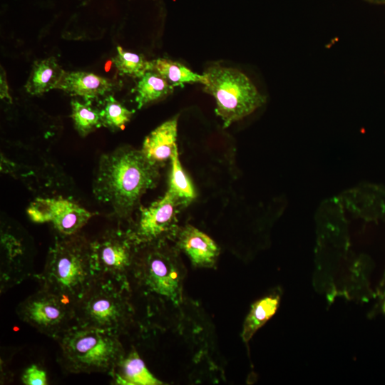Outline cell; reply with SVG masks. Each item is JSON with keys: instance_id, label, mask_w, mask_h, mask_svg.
<instances>
[{"instance_id": "cell-1", "label": "cell", "mask_w": 385, "mask_h": 385, "mask_svg": "<svg viewBox=\"0 0 385 385\" xmlns=\"http://www.w3.org/2000/svg\"><path fill=\"white\" fill-rule=\"evenodd\" d=\"M159 169L140 150L120 147L100 158L93 194L98 201L111 208L115 217L128 220L140 207L143 195L157 185Z\"/></svg>"}, {"instance_id": "cell-2", "label": "cell", "mask_w": 385, "mask_h": 385, "mask_svg": "<svg viewBox=\"0 0 385 385\" xmlns=\"http://www.w3.org/2000/svg\"><path fill=\"white\" fill-rule=\"evenodd\" d=\"M179 250L168 241L137 247L129 277L131 294L147 302L149 317L168 309H180L183 304L185 269Z\"/></svg>"}, {"instance_id": "cell-3", "label": "cell", "mask_w": 385, "mask_h": 385, "mask_svg": "<svg viewBox=\"0 0 385 385\" xmlns=\"http://www.w3.org/2000/svg\"><path fill=\"white\" fill-rule=\"evenodd\" d=\"M34 277L41 289L75 306L96 279L91 262L90 240L79 233L56 235L42 272Z\"/></svg>"}, {"instance_id": "cell-4", "label": "cell", "mask_w": 385, "mask_h": 385, "mask_svg": "<svg viewBox=\"0 0 385 385\" xmlns=\"http://www.w3.org/2000/svg\"><path fill=\"white\" fill-rule=\"evenodd\" d=\"M56 341L59 346V364L69 374H109L126 353L119 336L78 324Z\"/></svg>"}, {"instance_id": "cell-5", "label": "cell", "mask_w": 385, "mask_h": 385, "mask_svg": "<svg viewBox=\"0 0 385 385\" xmlns=\"http://www.w3.org/2000/svg\"><path fill=\"white\" fill-rule=\"evenodd\" d=\"M131 298L130 283L96 279L74 306L76 324L125 334L135 321Z\"/></svg>"}, {"instance_id": "cell-6", "label": "cell", "mask_w": 385, "mask_h": 385, "mask_svg": "<svg viewBox=\"0 0 385 385\" xmlns=\"http://www.w3.org/2000/svg\"><path fill=\"white\" fill-rule=\"evenodd\" d=\"M203 91L215 100V113L227 128L253 113L266 102L251 80L240 71L214 65L203 73Z\"/></svg>"}, {"instance_id": "cell-7", "label": "cell", "mask_w": 385, "mask_h": 385, "mask_svg": "<svg viewBox=\"0 0 385 385\" xmlns=\"http://www.w3.org/2000/svg\"><path fill=\"white\" fill-rule=\"evenodd\" d=\"M137 245L126 229L106 231L90 240V256L96 278L129 283Z\"/></svg>"}, {"instance_id": "cell-8", "label": "cell", "mask_w": 385, "mask_h": 385, "mask_svg": "<svg viewBox=\"0 0 385 385\" xmlns=\"http://www.w3.org/2000/svg\"><path fill=\"white\" fill-rule=\"evenodd\" d=\"M16 313L21 321L55 340L76 324L74 305L41 288L20 302Z\"/></svg>"}, {"instance_id": "cell-9", "label": "cell", "mask_w": 385, "mask_h": 385, "mask_svg": "<svg viewBox=\"0 0 385 385\" xmlns=\"http://www.w3.org/2000/svg\"><path fill=\"white\" fill-rule=\"evenodd\" d=\"M184 202L168 190L147 207H139L137 220L126 229L137 245L171 241L179 227L178 214Z\"/></svg>"}, {"instance_id": "cell-10", "label": "cell", "mask_w": 385, "mask_h": 385, "mask_svg": "<svg viewBox=\"0 0 385 385\" xmlns=\"http://www.w3.org/2000/svg\"><path fill=\"white\" fill-rule=\"evenodd\" d=\"M30 220L36 223L50 222L63 237L79 233L94 213L63 197H38L26 209Z\"/></svg>"}, {"instance_id": "cell-11", "label": "cell", "mask_w": 385, "mask_h": 385, "mask_svg": "<svg viewBox=\"0 0 385 385\" xmlns=\"http://www.w3.org/2000/svg\"><path fill=\"white\" fill-rule=\"evenodd\" d=\"M179 251L187 255L197 268H212L217 263L220 248L207 235L187 224L179 226L172 240Z\"/></svg>"}, {"instance_id": "cell-12", "label": "cell", "mask_w": 385, "mask_h": 385, "mask_svg": "<svg viewBox=\"0 0 385 385\" xmlns=\"http://www.w3.org/2000/svg\"><path fill=\"white\" fill-rule=\"evenodd\" d=\"M115 83L112 80L93 73L84 71H64L56 89L83 98L86 102L112 92Z\"/></svg>"}, {"instance_id": "cell-13", "label": "cell", "mask_w": 385, "mask_h": 385, "mask_svg": "<svg viewBox=\"0 0 385 385\" xmlns=\"http://www.w3.org/2000/svg\"><path fill=\"white\" fill-rule=\"evenodd\" d=\"M178 115L164 122L143 141L140 149L145 157L153 164L162 167L172 158L177 146Z\"/></svg>"}, {"instance_id": "cell-14", "label": "cell", "mask_w": 385, "mask_h": 385, "mask_svg": "<svg viewBox=\"0 0 385 385\" xmlns=\"http://www.w3.org/2000/svg\"><path fill=\"white\" fill-rule=\"evenodd\" d=\"M108 375L112 378L111 384L115 385L165 384L150 371L134 348L125 353Z\"/></svg>"}, {"instance_id": "cell-15", "label": "cell", "mask_w": 385, "mask_h": 385, "mask_svg": "<svg viewBox=\"0 0 385 385\" xmlns=\"http://www.w3.org/2000/svg\"><path fill=\"white\" fill-rule=\"evenodd\" d=\"M65 71L54 57L36 61L25 85L27 93L41 96L56 88Z\"/></svg>"}, {"instance_id": "cell-16", "label": "cell", "mask_w": 385, "mask_h": 385, "mask_svg": "<svg viewBox=\"0 0 385 385\" xmlns=\"http://www.w3.org/2000/svg\"><path fill=\"white\" fill-rule=\"evenodd\" d=\"M174 90L163 76L154 71H148L139 78L136 86L135 102L138 109L152 103L163 100Z\"/></svg>"}, {"instance_id": "cell-17", "label": "cell", "mask_w": 385, "mask_h": 385, "mask_svg": "<svg viewBox=\"0 0 385 385\" xmlns=\"http://www.w3.org/2000/svg\"><path fill=\"white\" fill-rule=\"evenodd\" d=\"M280 297L272 294L255 302L243 323L241 337L245 342L251 339L255 332L262 327L276 312Z\"/></svg>"}, {"instance_id": "cell-18", "label": "cell", "mask_w": 385, "mask_h": 385, "mask_svg": "<svg viewBox=\"0 0 385 385\" xmlns=\"http://www.w3.org/2000/svg\"><path fill=\"white\" fill-rule=\"evenodd\" d=\"M150 71L163 76L172 86L183 87L185 83L205 84L206 78L202 74L194 73L184 65L166 58H157L150 61Z\"/></svg>"}, {"instance_id": "cell-19", "label": "cell", "mask_w": 385, "mask_h": 385, "mask_svg": "<svg viewBox=\"0 0 385 385\" xmlns=\"http://www.w3.org/2000/svg\"><path fill=\"white\" fill-rule=\"evenodd\" d=\"M170 164L171 168L168 190L187 205L195 198L196 193L190 178L184 171L179 160L178 148L172 155Z\"/></svg>"}, {"instance_id": "cell-20", "label": "cell", "mask_w": 385, "mask_h": 385, "mask_svg": "<svg viewBox=\"0 0 385 385\" xmlns=\"http://www.w3.org/2000/svg\"><path fill=\"white\" fill-rule=\"evenodd\" d=\"M71 118L76 130L82 137L86 136L103 125L100 111L93 108L90 103H81L73 99L71 101Z\"/></svg>"}, {"instance_id": "cell-21", "label": "cell", "mask_w": 385, "mask_h": 385, "mask_svg": "<svg viewBox=\"0 0 385 385\" xmlns=\"http://www.w3.org/2000/svg\"><path fill=\"white\" fill-rule=\"evenodd\" d=\"M134 112L127 108L111 95L106 96L100 110L103 125L111 130L123 129Z\"/></svg>"}, {"instance_id": "cell-22", "label": "cell", "mask_w": 385, "mask_h": 385, "mask_svg": "<svg viewBox=\"0 0 385 385\" xmlns=\"http://www.w3.org/2000/svg\"><path fill=\"white\" fill-rule=\"evenodd\" d=\"M117 54L112 62L121 75L133 78H140L148 71H150V61H146L141 54L131 53L117 46Z\"/></svg>"}, {"instance_id": "cell-23", "label": "cell", "mask_w": 385, "mask_h": 385, "mask_svg": "<svg viewBox=\"0 0 385 385\" xmlns=\"http://www.w3.org/2000/svg\"><path fill=\"white\" fill-rule=\"evenodd\" d=\"M21 381L25 385L48 384L46 371L36 364L28 366L21 375Z\"/></svg>"}, {"instance_id": "cell-24", "label": "cell", "mask_w": 385, "mask_h": 385, "mask_svg": "<svg viewBox=\"0 0 385 385\" xmlns=\"http://www.w3.org/2000/svg\"><path fill=\"white\" fill-rule=\"evenodd\" d=\"M0 96L1 99H6L9 103H11L12 99L9 93V86L6 78L4 70L1 67V91Z\"/></svg>"}, {"instance_id": "cell-25", "label": "cell", "mask_w": 385, "mask_h": 385, "mask_svg": "<svg viewBox=\"0 0 385 385\" xmlns=\"http://www.w3.org/2000/svg\"><path fill=\"white\" fill-rule=\"evenodd\" d=\"M369 3L376 4H385V0H365Z\"/></svg>"}, {"instance_id": "cell-26", "label": "cell", "mask_w": 385, "mask_h": 385, "mask_svg": "<svg viewBox=\"0 0 385 385\" xmlns=\"http://www.w3.org/2000/svg\"><path fill=\"white\" fill-rule=\"evenodd\" d=\"M383 311L385 313V300H384V305H383Z\"/></svg>"}]
</instances>
